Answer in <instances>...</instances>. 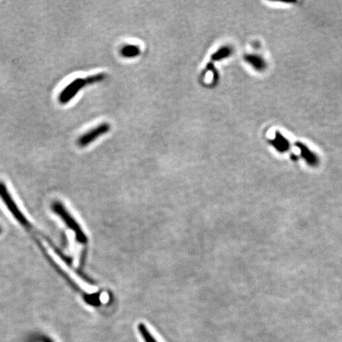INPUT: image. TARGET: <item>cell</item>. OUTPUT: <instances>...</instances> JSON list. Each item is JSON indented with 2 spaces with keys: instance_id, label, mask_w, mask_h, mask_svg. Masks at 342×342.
Returning a JSON list of instances; mask_svg holds the SVG:
<instances>
[{
  "instance_id": "277c9868",
  "label": "cell",
  "mask_w": 342,
  "mask_h": 342,
  "mask_svg": "<svg viewBox=\"0 0 342 342\" xmlns=\"http://www.w3.org/2000/svg\"><path fill=\"white\" fill-rule=\"evenodd\" d=\"M270 142L280 152H286V150H288L289 146H290L288 140L278 132L276 133L275 139L271 140Z\"/></svg>"
},
{
  "instance_id": "30bf717a",
  "label": "cell",
  "mask_w": 342,
  "mask_h": 342,
  "mask_svg": "<svg viewBox=\"0 0 342 342\" xmlns=\"http://www.w3.org/2000/svg\"><path fill=\"white\" fill-rule=\"evenodd\" d=\"M106 78V74H98L94 76H90L86 78L88 84H97V82H102Z\"/></svg>"
},
{
  "instance_id": "3957f363",
  "label": "cell",
  "mask_w": 342,
  "mask_h": 342,
  "mask_svg": "<svg viewBox=\"0 0 342 342\" xmlns=\"http://www.w3.org/2000/svg\"><path fill=\"white\" fill-rule=\"evenodd\" d=\"M52 208H54V212L57 214H59L60 216L63 218L64 220L65 221L68 226H70L72 229L74 230V232L78 234V240L81 241L84 238V234H82V232L80 230V228H78L77 224L74 222L73 220V218L68 215V213L66 212V210H65L63 206L60 203H55L52 206Z\"/></svg>"
},
{
  "instance_id": "8992f818",
  "label": "cell",
  "mask_w": 342,
  "mask_h": 342,
  "mask_svg": "<svg viewBox=\"0 0 342 342\" xmlns=\"http://www.w3.org/2000/svg\"><path fill=\"white\" fill-rule=\"evenodd\" d=\"M296 146L300 148V150L301 152V154H302L304 160L308 162V164H312V165L316 164V162H317V158H316V154L312 153V152L306 148V145L302 144L301 142H297Z\"/></svg>"
},
{
  "instance_id": "9c48e42d",
  "label": "cell",
  "mask_w": 342,
  "mask_h": 342,
  "mask_svg": "<svg viewBox=\"0 0 342 342\" xmlns=\"http://www.w3.org/2000/svg\"><path fill=\"white\" fill-rule=\"evenodd\" d=\"M232 50L230 47L224 46V47L220 48L212 56V60L214 61L221 60L229 56L232 54Z\"/></svg>"
},
{
  "instance_id": "ba28073f",
  "label": "cell",
  "mask_w": 342,
  "mask_h": 342,
  "mask_svg": "<svg viewBox=\"0 0 342 342\" xmlns=\"http://www.w3.org/2000/svg\"><path fill=\"white\" fill-rule=\"evenodd\" d=\"M138 330L144 342H158L144 323H140L138 325Z\"/></svg>"
},
{
  "instance_id": "7a4b0ae2",
  "label": "cell",
  "mask_w": 342,
  "mask_h": 342,
  "mask_svg": "<svg viewBox=\"0 0 342 342\" xmlns=\"http://www.w3.org/2000/svg\"><path fill=\"white\" fill-rule=\"evenodd\" d=\"M110 130V124L102 123L97 127L94 128L84 135L81 136L78 140V145L81 148H85L92 142L97 140L99 137L102 136Z\"/></svg>"
},
{
  "instance_id": "8fae6325",
  "label": "cell",
  "mask_w": 342,
  "mask_h": 342,
  "mask_svg": "<svg viewBox=\"0 0 342 342\" xmlns=\"http://www.w3.org/2000/svg\"><path fill=\"white\" fill-rule=\"evenodd\" d=\"M1 232H2V229H1V228H0V233H1Z\"/></svg>"
},
{
  "instance_id": "52a82bcc",
  "label": "cell",
  "mask_w": 342,
  "mask_h": 342,
  "mask_svg": "<svg viewBox=\"0 0 342 342\" xmlns=\"http://www.w3.org/2000/svg\"><path fill=\"white\" fill-rule=\"evenodd\" d=\"M120 54L126 58H135L140 54V50L138 46L128 44L122 48Z\"/></svg>"
},
{
  "instance_id": "6da1fadb",
  "label": "cell",
  "mask_w": 342,
  "mask_h": 342,
  "mask_svg": "<svg viewBox=\"0 0 342 342\" xmlns=\"http://www.w3.org/2000/svg\"><path fill=\"white\" fill-rule=\"evenodd\" d=\"M88 84L86 78H78L73 80L68 85L66 86L60 93L58 100L60 104H66L72 101L82 88Z\"/></svg>"
},
{
  "instance_id": "5b68a950",
  "label": "cell",
  "mask_w": 342,
  "mask_h": 342,
  "mask_svg": "<svg viewBox=\"0 0 342 342\" xmlns=\"http://www.w3.org/2000/svg\"><path fill=\"white\" fill-rule=\"evenodd\" d=\"M246 61L249 63L251 66L258 70H262L266 68V64L264 60L259 56L247 55L245 56Z\"/></svg>"
}]
</instances>
